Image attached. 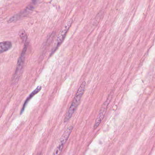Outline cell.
<instances>
[{
    "instance_id": "52a82bcc",
    "label": "cell",
    "mask_w": 155,
    "mask_h": 155,
    "mask_svg": "<svg viewBox=\"0 0 155 155\" xmlns=\"http://www.w3.org/2000/svg\"><path fill=\"white\" fill-rule=\"evenodd\" d=\"M42 87L41 86H40L38 87H37V88L35 89L34 90V91H32L30 95L28 96L27 99L25 100V102H24V104H23V106H22V108H21V110L20 114H22L23 112H24V110H25V108H26V106H27V104L28 103L29 101H30L31 99L35 96L36 94H38L40 91L41 90Z\"/></svg>"
},
{
    "instance_id": "7a4b0ae2",
    "label": "cell",
    "mask_w": 155,
    "mask_h": 155,
    "mask_svg": "<svg viewBox=\"0 0 155 155\" xmlns=\"http://www.w3.org/2000/svg\"><path fill=\"white\" fill-rule=\"evenodd\" d=\"M28 43H26L24 48L21 52V55L18 60L17 68L15 71L14 76L12 78V82L14 84L17 83L18 81L21 77V74L23 72V67H24V62H25V55L28 48Z\"/></svg>"
},
{
    "instance_id": "3957f363",
    "label": "cell",
    "mask_w": 155,
    "mask_h": 155,
    "mask_svg": "<svg viewBox=\"0 0 155 155\" xmlns=\"http://www.w3.org/2000/svg\"><path fill=\"white\" fill-rule=\"evenodd\" d=\"M72 23V19L69 20L67 21V23L65 24V26H64L63 28L62 29L61 31H60L59 34L58 38H57L55 46H54L53 49H52V51H51V55H52V54L56 51L58 49V48L60 46L61 44L63 42L65 37H66V35H67V33H68V31L69 29L70 28L71 26Z\"/></svg>"
},
{
    "instance_id": "277c9868",
    "label": "cell",
    "mask_w": 155,
    "mask_h": 155,
    "mask_svg": "<svg viewBox=\"0 0 155 155\" xmlns=\"http://www.w3.org/2000/svg\"><path fill=\"white\" fill-rule=\"evenodd\" d=\"M73 128V126H70L65 130V132L63 133L60 139L59 142L58 147H57L54 153H53L54 155H58L61 152L63 147H64V144L66 143L68 138L69 137L72 131Z\"/></svg>"
},
{
    "instance_id": "8992f818",
    "label": "cell",
    "mask_w": 155,
    "mask_h": 155,
    "mask_svg": "<svg viewBox=\"0 0 155 155\" xmlns=\"http://www.w3.org/2000/svg\"><path fill=\"white\" fill-rule=\"evenodd\" d=\"M36 2H37V1H34H34L32 2V3H31L30 5H29L28 7L27 8L25 11L21 12L19 14L15 15V16L12 17V18H11L10 19L9 21V22H13V21L18 20V19H19V18L22 17V16H23V15H22L23 14L25 15L27 12H29L30 11L32 10L33 9V8H34V5H35V4H36Z\"/></svg>"
},
{
    "instance_id": "ba28073f",
    "label": "cell",
    "mask_w": 155,
    "mask_h": 155,
    "mask_svg": "<svg viewBox=\"0 0 155 155\" xmlns=\"http://www.w3.org/2000/svg\"><path fill=\"white\" fill-rule=\"evenodd\" d=\"M12 47V43L11 41H5L2 42L0 44V51L1 53L8 51Z\"/></svg>"
},
{
    "instance_id": "6da1fadb",
    "label": "cell",
    "mask_w": 155,
    "mask_h": 155,
    "mask_svg": "<svg viewBox=\"0 0 155 155\" xmlns=\"http://www.w3.org/2000/svg\"><path fill=\"white\" fill-rule=\"evenodd\" d=\"M85 89H86V81H84L81 83L80 87L78 89L72 103L70 107L68 112L66 113V116L64 119V122H68L71 118L74 113H75V111L77 110L78 106L82 98V96L84 94Z\"/></svg>"
},
{
    "instance_id": "5b68a950",
    "label": "cell",
    "mask_w": 155,
    "mask_h": 155,
    "mask_svg": "<svg viewBox=\"0 0 155 155\" xmlns=\"http://www.w3.org/2000/svg\"><path fill=\"white\" fill-rule=\"evenodd\" d=\"M110 96L107 99V100L104 102L101 109L97 117V119L95 121V124L94 126V129H96L99 126L100 124L101 123L102 120L104 119V117H105V114L107 111V108L110 102V99H111Z\"/></svg>"
}]
</instances>
